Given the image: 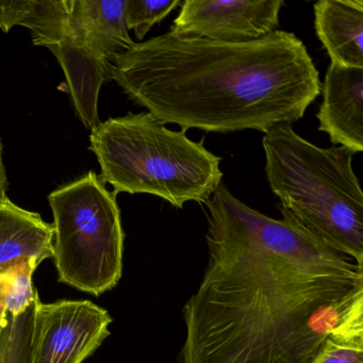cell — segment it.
<instances>
[{
    "label": "cell",
    "instance_id": "obj_1",
    "mask_svg": "<svg viewBox=\"0 0 363 363\" xmlns=\"http://www.w3.org/2000/svg\"><path fill=\"white\" fill-rule=\"evenodd\" d=\"M207 267L184 309V363H311L363 339V267L220 182L206 203Z\"/></svg>",
    "mask_w": 363,
    "mask_h": 363
},
{
    "label": "cell",
    "instance_id": "obj_2",
    "mask_svg": "<svg viewBox=\"0 0 363 363\" xmlns=\"http://www.w3.org/2000/svg\"><path fill=\"white\" fill-rule=\"evenodd\" d=\"M113 80L161 124L184 131L265 133L298 122L320 94L307 48L282 30L238 43L169 30L118 57Z\"/></svg>",
    "mask_w": 363,
    "mask_h": 363
},
{
    "label": "cell",
    "instance_id": "obj_3",
    "mask_svg": "<svg viewBox=\"0 0 363 363\" xmlns=\"http://www.w3.org/2000/svg\"><path fill=\"white\" fill-rule=\"evenodd\" d=\"M265 174L282 220L363 267V194L343 146L320 148L278 124L264 133Z\"/></svg>",
    "mask_w": 363,
    "mask_h": 363
},
{
    "label": "cell",
    "instance_id": "obj_4",
    "mask_svg": "<svg viewBox=\"0 0 363 363\" xmlns=\"http://www.w3.org/2000/svg\"><path fill=\"white\" fill-rule=\"evenodd\" d=\"M90 150L99 178L116 195H154L182 209L189 201L207 203L222 182L220 157L150 112L99 123L91 130Z\"/></svg>",
    "mask_w": 363,
    "mask_h": 363
},
{
    "label": "cell",
    "instance_id": "obj_5",
    "mask_svg": "<svg viewBox=\"0 0 363 363\" xmlns=\"http://www.w3.org/2000/svg\"><path fill=\"white\" fill-rule=\"evenodd\" d=\"M54 214V262L59 281L94 296L123 275L125 233L116 195L94 172L48 196Z\"/></svg>",
    "mask_w": 363,
    "mask_h": 363
},
{
    "label": "cell",
    "instance_id": "obj_6",
    "mask_svg": "<svg viewBox=\"0 0 363 363\" xmlns=\"http://www.w3.org/2000/svg\"><path fill=\"white\" fill-rule=\"evenodd\" d=\"M112 318L90 301L33 303L28 363H84L110 335Z\"/></svg>",
    "mask_w": 363,
    "mask_h": 363
},
{
    "label": "cell",
    "instance_id": "obj_7",
    "mask_svg": "<svg viewBox=\"0 0 363 363\" xmlns=\"http://www.w3.org/2000/svg\"><path fill=\"white\" fill-rule=\"evenodd\" d=\"M284 5V0H184L169 30L211 41H256L278 30Z\"/></svg>",
    "mask_w": 363,
    "mask_h": 363
},
{
    "label": "cell",
    "instance_id": "obj_8",
    "mask_svg": "<svg viewBox=\"0 0 363 363\" xmlns=\"http://www.w3.org/2000/svg\"><path fill=\"white\" fill-rule=\"evenodd\" d=\"M65 14L50 35L35 42L48 48L60 63L76 114L86 129L92 130L101 123L99 97L104 82L113 80V63L101 58L72 26Z\"/></svg>",
    "mask_w": 363,
    "mask_h": 363
},
{
    "label": "cell",
    "instance_id": "obj_9",
    "mask_svg": "<svg viewBox=\"0 0 363 363\" xmlns=\"http://www.w3.org/2000/svg\"><path fill=\"white\" fill-rule=\"evenodd\" d=\"M318 130L352 154L363 152V69L330 63L323 84Z\"/></svg>",
    "mask_w": 363,
    "mask_h": 363
},
{
    "label": "cell",
    "instance_id": "obj_10",
    "mask_svg": "<svg viewBox=\"0 0 363 363\" xmlns=\"http://www.w3.org/2000/svg\"><path fill=\"white\" fill-rule=\"evenodd\" d=\"M67 18L86 43L106 61L135 44L126 25V0H65Z\"/></svg>",
    "mask_w": 363,
    "mask_h": 363
},
{
    "label": "cell",
    "instance_id": "obj_11",
    "mask_svg": "<svg viewBox=\"0 0 363 363\" xmlns=\"http://www.w3.org/2000/svg\"><path fill=\"white\" fill-rule=\"evenodd\" d=\"M314 26L331 63L363 69V0H318Z\"/></svg>",
    "mask_w": 363,
    "mask_h": 363
},
{
    "label": "cell",
    "instance_id": "obj_12",
    "mask_svg": "<svg viewBox=\"0 0 363 363\" xmlns=\"http://www.w3.org/2000/svg\"><path fill=\"white\" fill-rule=\"evenodd\" d=\"M54 225L37 212L23 209L9 197L0 199V269L23 260L41 264L54 258Z\"/></svg>",
    "mask_w": 363,
    "mask_h": 363
},
{
    "label": "cell",
    "instance_id": "obj_13",
    "mask_svg": "<svg viewBox=\"0 0 363 363\" xmlns=\"http://www.w3.org/2000/svg\"><path fill=\"white\" fill-rule=\"evenodd\" d=\"M39 265L35 260H23L0 269V328L9 315L20 316L39 298L33 284Z\"/></svg>",
    "mask_w": 363,
    "mask_h": 363
},
{
    "label": "cell",
    "instance_id": "obj_14",
    "mask_svg": "<svg viewBox=\"0 0 363 363\" xmlns=\"http://www.w3.org/2000/svg\"><path fill=\"white\" fill-rule=\"evenodd\" d=\"M58 0H0V29L9 33L14 26H24L31 33L50 18Z\"/></svg>",
    "mask_w": 363,
    "mask_h": 363
},
{
    "label": "cell",
    "instance_id": "obj_15",
    "mask_svg": "<svg viewBox=\"0 0 363 363\" xmlns=\"http://www.w3.org/2000/svg\"><path fill=\"white\" fill-rule=\"evenodd\" d=\"M33 306L0 328V363H28Z\"/></svg>",
    "mask_w": 363,
    "mask_h": 363
},
{
    "label": "cell",
    "instance_id": "obj_16",
    "mask_svg": "<svg viewBox=\"0 0 363 363\" xmlns=\"http://www.w3.org/2000/svg\"><path fill=\"white\" fill-rule=\"evenodd\" d=\"M182 5V0H126V25L143 40L155 24H158Z\"/></svg>",
    "mask_w": 363,
    "mask_h": 363
},
{
    "label": "cell",
    "instance_id": "obj_17",
    "mask_svg": "<svg viewBox=\"0 0 363 363\" xmlns=\"http://www.w3.org/2000/svg\"><path fill=\"white\" fill-rule=\"evenodd\" d=\"M311 363H363V339L330 337Z\"/></svg>",
    "mask_w": 363,
    "mask_h": 363
},
{
    "label": "cell",
    "instance_id": "obj_18",
    "mask_svg": "<svg viewBox=\"0 0 363 363\" xmlns=\"http://www.w3.org/2000/svg\"><path fill=\"white\" fill-rule=\"evenodd\" d=\"M3 150V141H1V138H0V199L7 195L6 193H7L8 186H9L5 164H4Z\"/></svg>",
    "mask_w": 363,
    "mask_h": 363
}]
</instances>
